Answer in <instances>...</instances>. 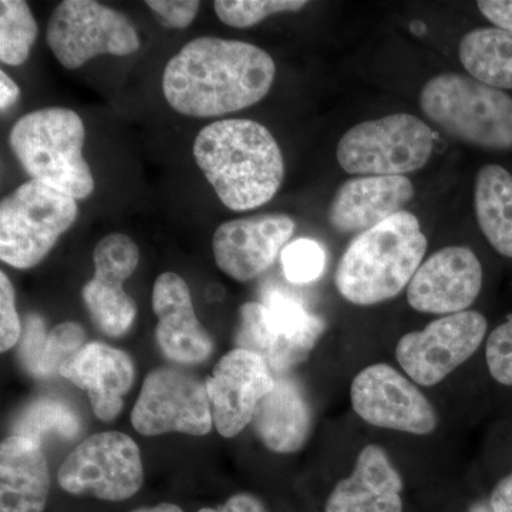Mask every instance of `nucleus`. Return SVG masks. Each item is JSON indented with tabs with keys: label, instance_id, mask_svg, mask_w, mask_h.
<instances>
[{
	"label": "nucleus",
	"instance_id": "10",
	"mask_svg": "<svg viewBox=\"0 0 512 512\" xmlns=\"http://www.w3.org/2000/svg\"><path fill=\"white\" fill-rule=\"evenodd\" d=\"M57 481L72 495H90L113 503L128 500L144 481L140 448L119 431L93 434L64 458Z\"/></svg>",
	"mask_w": 512,
	"mask_h": 512
},
{
	"label": "nucleus",
	"instance_id": "37",
	"mask_svg": "<svg viewBox=\"0 0 512 512\" xmlns=\"http://www.w3.org/2000/svg\"><path fill=\"white\" fill-rule=\"evenodd\" d=\"M488 503L494 512H512V471L495 485Z\"/></svg>",
	"mask_w": 512,
	"mask_h": 512
},
{
	"label": "nucleus",
	"instance_id": "23",
	"mask_svg": "<svg viewBox=\"0 0 512 512\" xmlns=\"http://www.w3.org/2000/svg\"><path fill=\"white\" fill-rule=\"evenodd\" d=\"M313 414L301 386L291 377L275 376V386L266 394L252 419L258 440L278 454L301 450L311 436Z\"/></svg>",
	"mask_w": 512,
	"mask_h": 512
},
{
	"label": "nucleus",
	"instance_id": "33",
	"mask_svg": "<svg viewBox=\"0 0 512 512\" xmlns=\"http://www.w3.org/2000/svg\"><path fill=\"white\" fill-rule=\"evenodd\" d=\"M146 5L168 29L188 28L201 6L197 0H147Z\"/></svg>",
	"mask_w": 512,
	"mask_h": 512
},
{
	"label": "nucleus",
	"instance_id": "38",
	"mask_svg": "<svg viewBox=\"0 0 512 512\" xmlns=\"http://www.w3.org/2000/svg\"><path fill=\"white\" fill-rule=\"evenodd\" d=\"M19 97L20 89L18 84L13 82L8 74L0 72V109H2V113L15 106L18 103Z\"/></svg>",
	"mask_w": 512,
	"mask_h": 512
},
{
	"label": "nucleus",
	"instance_id": "11",
	"mask_svg": "<svg viewBox=\"0 0 512 512\" xmlns=\"http://www.w3.org/2000/svg\"><path fill=\"white\" fill-rule=\"evenodd\" d=\"M131 424L143 436H205L214 426L207 384L177 367L151 370L144 379Z\"/></svg>",
	"mask_w": 512,
	"mask_h": 512
},
{
	"label": "nucleus",
	"instance_id": "19",
	"mask_svg": "<svg viewBox=\"0 0 512 512\" xmlns=\"http://www.w3.org/2000/svg\"><path fill=\"white\" fill-rule=\"evenodd\" d=\"M413 197L414 185L406 175L350 178L330 204V225L340 234H363L402 212Z\"/></svg>",
	"mask_w": 512,
	"mask_h": 512
},
{
	"label": "nucleus",
	"instance_id": "25",
	"mask_svg": "<svg viewBox=\"0 0 512 512\" xmlns=\"http://www.w3.org/2000/svg\"><path fill=\"white\" fill-rule=\"evenodd\" d=\"M458 57L478 82L494 89H512V33L478 28L460 40Z\"/></svg>",
	"mask_w": 512,
	"mask_h": 512
},
{
	"label": "nucleus",
	"instance_id": "16",
	"mask_svg": "<svg viewBox=\"0 0 512 512\" xmlns=\"http://www.w3.org/2000/svg\"><path fill=\"white\" fill-rule=\"evenodd\" d=\"M286 214H259L222 222L212 237L218 268L229 278L248 282L264 274L295 232Z\"/></svg>",
	"mask_w": 512,
	"mask_h": 512
},
{
	"label": "nucleus",
	"instance_id": "20",
	"mask_svg": "<svg viewBox=\"0 0 512 512\" xmlns=\"http://www.w3.org/2000/svg\"><path fill=\"white\" fill-rule=\"evenodd\" d=\"M59 375L86 390L97 419L113 421L123 410L124 397L133 386L136 370L123 350L93 342L67 360Z\"/></svg>",
	"mask_w": 512,
	"mask_h": 512
},
{
	"label": "nucleus",
	"instance_id": "31",
	"mask_svg": "<svg viewBox=\"0 0 512 512\" xmlns=\"http://www.w3.org/2000/svg\"><path fill=\"white\" fill-rule=\"evenodd\" d=\"M485 359L494 380L512 386V315L488 336Z\"/></svg>",
	"mask_w": 512,
	"mask_h": 512
},
{
	"label": "nucleus",
	"instance_id": "1",
	"mask_svg": "<svg viewBox=\"0 0 512 512\" xmlns=\"http://www.w3.org/2000/svg\"><path fill=\"white\" fill-rule=\"evenodd\" d=\"M275 74L274 59L261 47L198 37L165 66L163 93L184 116L220 117L259 103L271 90Z\"/></svg>",
	"mask_w": 512,
	"mask_h": 512
},
{
	"label": "nucleus",
	"instance_id": "3",
	"mask_svg": "<svg viewBox=\"0 0 512 512\" xmlns=\"http://www.w3.org/2000/svg\"><path fill=\"white\" fill-rule=\"evenodd\" d=\"M426 251L419 218L399 212L350 242L336 269V288L357 306L390 301L412 282Z\"/></svg>",
	"mask_w": 512,
	"mask_h": 512
},
{
	"label": "nucleus",
	"instance_id": "32",
	"mask_svg": "<svg viewBox=\"0 0 512 512\" xmlns=\"http://www.w3.org/2000/svg\"><path fill=\"white\" fill-rule=\"evenodd\" d=\"M23 326L16 311L15 288L5 272H0V350L15 348L22 339Z\"/></svg>",
	"mask_w": 512,
	"mask_h": 512
},
{
	"label": "nucleus",
	"instance_id": "2",
	"mask_svg": "<svg viewBox=\"0 0 512 512\" xmlns=\"http://www.w3.org/2000/svg\"><path fill=\"white\" fill-rule=\"evenodd\" d=\"M194 158L222 204L232 211L262 207L284 183L281 148L258 121L228 119L208 124L195 138Z\"/></svg>",
	"mask_w": 512,
	"mask_h": 512
},
{
	"label": "nucleus",
	"instance_id": "17",
	"mask_svg": "<svg viewBox=\"0 0 512 512\" xmlns=\"http://www.w3.org/2000/svg\"><path fill=\"white\" fill-rule=\"evenodd\" d=\"M483 288V266L467 247H446L420 265L407 286L414 311L454 315L467 311Z\"/></svg>",
	"mask_w": 512,
	"mask_h": 512
},
{
	"label": "nucleus",
	"instance_id": "4",
	"mask_svg": "<svg viewBox=\"0 0 512 512\" xmlns=\"http://www.w3.org/2000/svg\"><path fill=\"white\" fill-rule=\"evenodd\" d=\"M86 128L76 111L47 107L20 117L9 134V146L30 180L86 200L94 178L84 160Z\"/></svg>",
	"mask_w": 512,
	"mask_h": 512
},
{
	"label": "nucleus",
	"instance_id": "13",
	"mask_svg": "<svg viewBox=\"0 0 512 512\" xmlns=\"http://www.w3.org/2000/svg\"><path fill=\"white\" fill-rule=\"evenodd\" d=\"M357 416L367 424L427 436L437 427V413L412 379L376 363L357 373L350 387Z\"/></svg>",
	"mask_w": 512,
	"mask_h": 512
},
{
	"label": "nucleus",
	"instance_id": "28",
	"mask_svg": "<svg viewBox=\"0 0 512 512\" xmlns=\"http://www.w3.org/2000/svg\"><path fill=\"white\" fill-rule=\"evenodd\" d=\"M306 5L305 0H217L214 9L225 25L247 29L275 13L299 12Z\"/></svg>",
	"mask_w": 512,
	"mask_h": 512
},
{
	"label": "nucleus",
	"instance_id": "26",
	"mask_svg": "<svg viewBox=\"0 0 512 512\" xmlns=\"http://www.w3.org/2000/svg\"><path fill=\"white\" fill-rule=\"evenodd\" d=\"M82 424L72 407L52 397H40L20 412L12 436L26 437L42 444L49 434L72 440Z\"/></svg>",
	"mask_w": 512,
	"mask_h": 512
},
{
	"label": "nucleus",
	"instance_id": "30",
	"mask_svg": "<svg viewBox=\"0 0 512 512\" xmlns=\"http://www.w3.org/2000/svg\"><path fill=\"white\" fill-rule=\"evenodd\" d=\"M281 264L289 282L296 285L311 284L325 271V249L313 239H296L282 251Z\"/></svg>",
	"mask_w": 512,
	"mask_h": 512
},
{
	"label": "nucleus",
	"instance_id": "9",
	"mask_svg": "<svg viewBox=\"0 0 512 512\" xmlns=\"http://www.w3.org/2000/svg\"><path fill=\"white\" fill-rule=\"evenodd\" d=\"M47 45L63 67L76 70L97 56L140 49L136 26L124 13L94 0H64L47 23Z\"/></svg>",
	"mask_w": 512,
	"mask_h": 512
},
{
	"label": "nucleus",
	"instance_id": "5",
	"mask_svg": "<svg viewBox=\"0 0 512 512\" xmlns=\"http://www.w3.org/2000/svg\"><path fill=\"white\" fill-rule=\"evenodd\" d=\"M420 107L447 136L484 148H512V97L464 74L433 77L420 93Z\"/></svg>",
	"mask_w": 512,
	"mask_h": 512
},
{
	"label": "nucleus",
	"instance_id": "34",
	"mask_svg": "<svg viewBox=\"0 0 512 512\" xmlns=\"http://www.w3.org/2000/svg\"><path fill=\"white\" fill-rule=\"evenodd\" d=\"M47 339L46 326L43 319L37 315H29L23 326L22 345L19 350V360L30 375L36 376L37 367L42 359Z\"/></svg>",
	"mask_w": 512,
	"mask_h": 512
},
{
	"label": "nucleus",
	"instance_id": "35",
	"mask_svg": "<svg viewBox=\"0 0 512 512\" xmlns=\"http://www.w3.org/2000/svg\"><path fill=\"white\" fill-rule=\"evenodd\" d=\"M477 6L495 28L512 33V0H480Z\"/></svg>",
	"mask_w": 512,
	"mask_h": 512
},
{
	"label": "nucleus",
	"instance_id": "14",
	"mask_svg": "<svg viewBox=\"0 0 512 512\" xmlns=\"http://www.w3.org/2000/svg\"><path fill=\"white\" fill-rule=\"evenodd\" d=\"M138 262L140 249L126 234L106 235L94 247V275L83 286V302L94 325L111 338L124 335L136 319L137 305L124 291V282Z\"/></svg>",
	"mask_w": 512,
	"mask_h": 512
},
{
	"label": "nucleus",
	"instance_id": "27",
	"mask_svg": "<svg viewBox=\"0 0 512 512\" xmlns=\"http://www.w3.org/2000/svg\"><path fill=\"white\" fill-rule=\"evenodd\" d=\"M37 22L25 0L0 2V60L8 66H20L28 60L35 45Z\"/></svg>",
	"mask_w": 512,
	"mask_h": 512
},
{
	"label": "nucleus",
	"instance_id": "8",
	"mask_svg": "<svg viewBox=\"0 0 512 512\" xmlns=\"http://www.w3.org/2000/svg\"><path fill=\"white\" fill-rule=\"evenodd\" d=\"M434 147L431 128L412 114L367 120L340 138L336 158L350 175H406L429 163Z\"/></svg>",
	"mask_w": 512,
	"mask_h": 512
},
{
	"label": "nucleus",
	"instance_id": "12",
	"mask_svg": "<svg viewBox=\"0 0 512 512\" xmlns=\"http://www.w3.org/2000/svg\"><path fill=\"white\" fill-rule=\"evenodd\" d=\"M487 326V319L477 311L441 316L399 340L397 362L414 383L436 386L477 352Z\"/></svg>",
	"mask_w": 512,
	"mask_h": 512
},
{
	"label": "nucleus",
	"instance_id": "24",
	"mask_svg": "<svg viewBox=\"0 0 512 512\" xmlns=\"http://www.w3.org/2000/svg\"><path fill=\"white\" fill-rule=\"evenodd\" d=\"M478 225L491 247L512 259V174L498 164L478 171L474 185Z\"/></svg>",
	"mask_w": 512,
	"mask_h": 512
},
{
	"label": "nucleus",
	"instance_id": "18",
	"mask_svg": "<svg viewBox=\"0 0 512 512\" xmlns=\"http://www.w3.org/2000/svg\"><path fill=\"white\" fill-rule=\"evenodd\" d=\"M158 348L178 365H198L211 356L214 342L194 311L190 288L180 275L164 272L153 288Z\"/></svg>",
	"mask_w": 512,
	"mask_h": 512
},
{
	"label": "nucleus",
	"instance_id": "40",
	"mask_svg": "<svg viewBox=\"0 0 512 512\" xmlns=\"http://www.w3.org/2000/svg\"><path fill=\"white\" fill-rule=\"evenodd\" d=\"M468 512H494L488 501H478V503L471 505Z\"/></svg>",
	"mask_w": 512,
	"mask_h": 512
},
{
	"label": "nucleus",
	"instance_id": "29",
	"mask_svg": "<svg viewBox=\"0 0 512 512\" xmlns=\"http://www.w3.org/2000/svg\"><path fill=\"white\" fill-rule=\"evenodd\" d=\"M86 340L83 326L76 322H63L47 333L45 349L37 367V377H50L60 373L67 360L72 359Z\"/></svg>",
	"mask_w": 512,
	"mask_h": 512
},
{
	"label": "nucleus",
	"instance_id": "15",
	"mask_svg": "<svg viewBox=\"0 0 512 512\" xmlns=\"http://www.w3.org/2000/svg\"><path fill=\"white\" fill-rule=\"evenodd\" d=\"M205 384L214 426L232 439L252 423L258 404L274 389L275 375L261 356L237 348L222 357Z\"/></svg>",
	"mask_w": 512,
	"mask_h": 512
},
{
	"label": "nucleus",
	"instance_id": "22",
	"mask_svg": "<svg viewBox=\"0 0 512 512\" xmlns=\"http://www.w3.org/2000/svg\"><path fill=\"white\" fill-rule=\"evenodd\" d=\"M50 493L42 444L9 436L0 446V512H43Z\"/></svg>",
	"mask_w": 512,
	"mask_h": 512
},
{
	"label": "nucleus",
	"instance_id": "41",
	"mask_svg": "<svg viewBox=\"0 0 512 512\" xmlns=\"http://www.w3.org/2000/svg\"><path fill=\"white\" fill-rule=\"evenodd\" d=\"M410 30H412L413 35L423 36L427 32V26L421 20H414L410 25Z\"/></svg>",
	"mask_w": 512,
	"mask_h": 512
},
{
	"label": "nucleus",
	"instance_id": "39",
	"mask_svg": "<svg viewBox=\"0 0 512 512\" xmlns=\"http://www.w3.org/2000/svg\"><path fill=\"white\" fill-rule=\"evenodd\" d=\"M131 512H184L178 505L170 503H161L154 505V507H143L137 508V510Z\"/></svg>",
	"mask_w": 512,
	"mask_h": 512
},
{
	"label": "nucleus",
	"instance_id": "21",
	"mask_svg": "<svg viewBox=\"0 0 512 512\" xmlns=\"http://www.w3.org/2000/svg\"><path fill=\"white\" fill-rule=\"evenodd\" d=\"M403 481L386 450L370 444L360 451L348 478L333 488L326 512H403Z\"/></svg>",
	"mask_w": 512,
	"mask_h": 512
},
{
	"label": "nucleus",
	"instance_id": "6",
	"mask_svg": "<svg viewBox=\"0 0 512 512\" xmlns=\"http://www.w3.org/2000/svg\"><path fill=\"white\" fill-rule=\"evenodd\" d=\"M79 214L77 200L36 180L0 202V259L16 269L39 265Z\"/></svg>",
	"mask_w": 512,
	"mask_h": 512
},
{
	"label": "nucleus",
	"instance_id": "7",
	"mask_svg": "<svg viewBox=\"0 0 512 512\" xmlns=\"http://www.w3.org/2000/svg\"><path fill=\"white\" fill-rule=\"evenodd\" d=\"M325 330V320L309 312L301 301L271 289L264 301L239 308L235 345L261 356L272 373L281 376L305 362Z\"/></svg>",
	"mask_w": 512,
	"mask_h": 512
},
{
	"label": "nucleus",
	"instance_id": "36",
	"mask_svg": "<svg viewBox=\"0 0 512 512\" xmlns=\"http://www.w3.org/2000/svg\"><path fill=\"white\" fill-rule=\"evenodd\" d=\"M198 512H268V510L254 494L239 493L229 497L220 507L201 508Z\"/></svg>",
	"mask_w": 512,
	"mask_h": 512
}]
</instances>
